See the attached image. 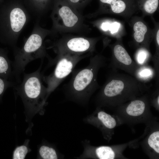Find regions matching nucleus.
<instances>
[{
    "mask_svg": "<svg viewBox=\"0 0 159 159\" xmlns=\"http://www.w3.org/2000/svg\"><path fill=\"white\" fill-rule=\"evenodd\" d=\"M111 47L112 56L109 67L113 70L121 69L134 77L140 66L132 59L121 44L117 43Z\"/></svg>",
    "mask_w": 159,
    "mask_h": 159,
    "instance_id": "nucleus-10",
    "label": "nucleus"
},
{
    "mask_svg": "<svg viewBox=\"0 0 159 159\" xmlns=\"http://www.w3.org/2000/svg\"><path fill=\"white\" fill-rule=\"evenodd\" d=\"M121 27V24L117 21H103L100 25L101 29L104 32H109L111 34L117 32Z\"/></svg>",
    "mask_w": 159,
    "mask_h": 159,
    "instance_id": "nucleus-19",
    "label": "nucleus"
},
{
    "mask_svg": "<svg viewBox=\"0 0 159 159\" xmlns=\"http://www.w3.org/2000/svg\"><path fill=\"white\" fill-rule=\"evenodd\" d=\"M97 116L103 125L108 129H113L117 125L115 119L111 115L104 111H99L97 113Z\"/></svg>",
    "mask_w": 159,
    "mask_h": 159,
    "instance_id": "nucleus-16",
    "label": "nucleus"
},
{
    "mask_svg": "<svg viewBox=\"0 0 159 159\" xmlns=\"http://www.w3.org/2000/svg\"><path fill=\"white\" fill-rule=\"evenodd\" d=\"M51 34V30L42 28L38 22L36 24L22 47L17 49L15 53L13 73L17 78L29 62L37 59L48 57L44 40L46 37Z\"/></svg>",
    "mask_w": 159,
    "mask_h": 159,
    "instance_id": "nucleus-3",
    "label": "nucleus"
},
{
    "mask_svg": "<svg viewBox=\"0 0 159 159\" xmlns=\"http://www.w3.org/2000/svg\"><path fill=\"white\" fill-rule=\"evenodd\" d=\"M1 13L0 28L4 37V41L9 44L14 45L27 22L28 14L18 7Z\"/></svg>",
    "mask_w": 159,
    "mask_h": 159,
    "instance_id": "nucleus-8",
    "label": "nucleus"
},
{
    "mask_svg": "<svg viewBox=\"0 0 159 159\" xmlns=\"http://www.w3.org/2000/svg\"><path fill=\"white\" fill-rule=\"evenodd\" d=\"M138 9L145 15H150L157 10L159 0H136Z\"/></svg>",
    "mask_w": 159,
    "mask_h": 159,
    "instance_id": "nucleus-15",
    "label": "nucleus"
},
{
    "mask_svg": "<svg viewBox=\"0 0 159 159\" xmlns=\"http://www.w3.org/2000/svg\"><path fill=\"white\" fill-rule=\"evenodd\" d=\"M148 143L150 148L158 154L159 153V131L152 132L149 136Z\"/></svg>",
    "mask_w": 159,
    "mask_h": 159,
    "instance_id": "nucleus-21",
    "label": "nucleus"
},
{
    "mask_svg": "<svg viewBox=\"0 0 159 159\" xmlns=\"http://www.w3.org/2000/svg\"><path fill=\"white\" fill-rule=\"evenodd\" d=\"M142 83L146 82L156 77L154 69L148 65L140 66L137 69L134 76Z\"/></svg>",
    "mask_w": 159,
    "mask_h": 159,
    "instance_id": "nucleus-14",
    "label": "nucleus"
},
{
    "mask_svg": "<svg viewBox=\"0 0 159 159\" xmlns=\"http://www.w3.org/2000/svg\"><path fill=\"white\" fill-rule=\"evenodd\" d=\"M37 0L40 1H42L44 2V1H48V0Z\"/></svg>",
    "mask_w": 159,
    "mask_h": 159,
    "instance_id": "nucleus-26",
    "label": "nucleus"
},
{
    "mask_svg": "<svg viewBox=\"0 0 159 159\" xmlns=\"http://www.w3.org/2000/svg\"><path fill=\"white\" fill-rule=\"evenodd\" d=\"M133 30L134 39L139 48L149 50L151 38L148 37L149 31L147 25L142 21H137L133 25Z\"/></svg>",
    "mask_w": 159,
    "mask_h": 159,
    "instance_id": "nucleus-11",
    "label": "nucleus"
},
{
    "mask_svg": "<svg viewBox=\"0 0 159 159\" xmlns=\"http://www.w3.org/2000/svg\"><path fill=\"white\" fill-rule=\"evenodd\" d=\"M97 41V39L82 36H64L52 42L47 49H52L57 54H93Z\"/></svg>",
    "mask_w": 159,
    "mask_h": 159,
    "instance_id": "nucleus-7",
    "label": "nucleus"
},
{
    "mask_svg": "<svg viewBox=\"0 0 159 159\" xmlns=\"http://www.w3.org/2000/svg\"><path fill=\"white\" fill-rule=\"evenodd\" d=\"M148 107V96L145 95L130 100L125 105V112L128 115L135 117L142 115Z\"/></svg>",
    "mask_w": 159,
    "mask_h": 159,
    "instance_id": "nucleus-12",
    "label": "nucleus"
},
{
    "mask_svg": "<svg viewBox=\"0 0 159 159\" xmlns=\"http://www.w3.org/2000/svg\"><path fill=\"white\" fill-rule=\"evenodd\" d=\"M12 82L0 77V100L6 89L13 85Z\"/></svg>",
    "mask_w": 159,
    "mask_h": 159,
    "instance_id": "nucleus-25",
    "label": "nucleus"
},
{
    "mask_svg": "<svg viewBox=\"0 0 159 159\" xmlns=\"http://www.w3.org/2000/svg\"><path fill=\"white\" fill-rule=\"evenodd\" d=\"M107 58L100 54L91 57L87 67L73 70L70 80L63 86L65 90L74 99H87L100 87L97 82V74L100 69L107 65Z\"/></svg>",
    "mask_w": 159,
    "mask_h": 159,
    "instance_id": "nucleus-2",
    "label": "nucleus"
},
{
    "mask_svg": "<svg viewBox=\"0 0 159 159\" xmlns=\"http://www.w3.org/2000/svg\"><path fill=\"white\" fill-rule=\"evenodd\" d=\"M99 6L90 17L100 14L110 13L129 17L138 10L136 0H99Z\"/></svg>",
    "mask_w": 159,
    "mask_h": 159,
    "instance_id": "nucleus-9",
    "label": "nucleus"
},
{
    "mask_svg": "<svg viewBox=\"0 0 159 159\" xmlns=\"http://www.w3.org/2000/svg\"><path fill=\"white\" fill-rule=\"evenodd\" d=\"M52 34L70 33L85 34L90 30L80 11L65 0H57L51 14Z\"/></svg>",
    "mask_w": 159,
    "mask_h": 159,
    "instance_id": "nucleus-4",
    "label": "nucleus"
},
{
    "mask_svg": "<svg viewBox=\"0 0 159 159\" xmlns=\"http://www.w3.org/2000/svg\"><path fill=\"white\" fill-rule=\"evenodd\" d=\"M73 6L80 11L92 0H65Z\"/></svg>",
    "mask_w": 159,
    "mask_h": 159,
    "instance_id": "nucleus-24",
    "label": "nucleus"
},
{
    "mask_svg": "<svg viewBox=\"0 0 159 159\" xmlns=\"http://www.w3.org/2000/svg\"><path fill=\"white\" fill-rule=\"evenodd\" d=\"M95 154L97 157L100 159H113L116 155L113 149L108 146H102L97 148Z\"/></svg>",
    "mask_w": 159,
    "mask_h": 159,
    "instance_id": "nucleus-17",
    "label": "nucleus"
},
{
    "mask_svg": "<svg viewBox=\"0 0 159 159\" xmlns=\"http://www.w3.org/2000/svg\"><path fill=\"white\" fill-rule=\"evenodd\" d=\"M112 69L101 87L98 99L101 104L115 106L130 101L148 89L145 85L129 74Z\"/></svg>",
    "mask_w": 159,
    "mask_h": 159,
    "instance_id": "nucleus-1",
    "label": "nucleus"
},
{
    "mask_svg": "<svg viewBox=\"0 0 159 159\" xmlns=\"http://www.w3.org/2000/svg\"><path fill=\"white\" fill-rule=\"evenodd\" d=\"M28 152L27 148L25 145H21L17 147L14 151L13 159H24Z\"/></svg>",
    "mask_w": 159,
    "mask_h": 159,
    "instance_id": "nucleus-23",
    "label": "nucleus"
},
{
    "mask_svg": "<svg viewBox=\"0 0 159 159\" xmlns=\"http://www.w3.org/2000/svg\"><path fill=\"white\" fill-rule=\"evenodd\" d=\"M41 68L33 73L24 74L22 83L15 87L26 106L32 110L41 109L48 96L47 88L43 84Z\"/></svg>",
    "mask_w": 159,
    "mask_h": 159,
    "instance_id": "nucleus-5",
    "label": "nucleus"
},
{
    "mask_svg": "<svg viewBox=\"0 0 159 159\" xmlns=\"http://www.w3.org/2000/svg\"><path fill=\"white\" fill-rule=\"evenodd\" d=\"M149 50L144 47H140L135 54L137 63L140 66L147 65L150 57Z\"/></svg>",
    "mask_w": 159,
    "mask_h": 159,
    "instance_id": "nucleus-18",
    "label": "nucleus"
},
{
    "mask_svg": "<svg viewBox=\"0 0 159 159\" xmlns=\"http://www.w3.org/2000/svg\"><path fill=\"white\" fill-rule=\"evenodd\" d=\"M156 51L155 54L152 58V60L154 65V68L156 74V77L157 81L159 79V34H157L155 37Z\"/></svg>",
    "mask_w": 159,
    "mask_h": 159,
    "instance_id": "nucleus-22",
    "label": "nucleus"
},
{
    "mask_svg": "<svg viewBox=\"0 0 159 159\" xmlns=\"http://www.w3.org/2000/svg\"><path fill=\"white\" fill-rule=\"evenodd\" d=\"M11 63L6 52L0 49V77L9 80L13 74Z\"/></svg>",
    "mask_w": 159,
    "mask_h": 159,
    "instance_id": "nucleus-13",
    "label": "nucleus"
},
{
    "mask_svg": "<svg viewBox=\"0 0 159 159\" xmlns=\"http://www.w3.org/2000/svg\"><path fill=\"white\" fill-rule=\"evenodd\" d=\"M39 153L41 157L44 159H57V155L55 150L52 148L43 145L39 150Z\"/></svg>",
    "mask_w": 159,
    "mask_h": 159,
    "instance_id": "nucleus-20",
    "label": "nucleus"
},
{
    "mask_svg": "<svg viewBox=\"0 0 159 159\" xmlns=\"http://www.w3.org/2000/svg\"><path fill=\"white\" fill-rule=\"evenodd\" d=\"M92 55L87 54L82 55L69 54H57L54 59L49 57L48 65L56 64L55 69L48 76L43 75L42 80L47 85V96L54 91L66 77L72 72L76 64L81 60Z\"/></svg>",
    "mask_w": 159,
    "mask_h": 159,
    "instance_id": "nucleus-6",
    "label": "nucleus"
}]
</instances>
